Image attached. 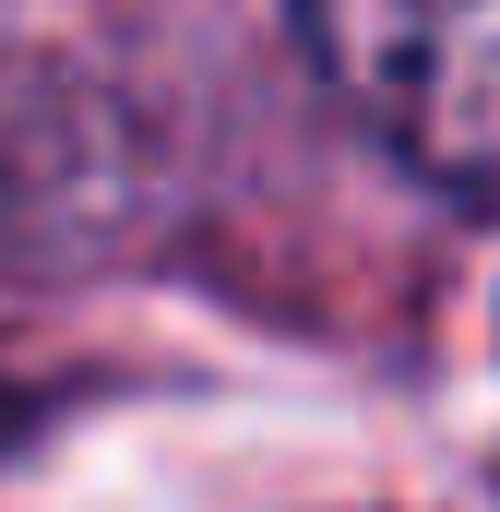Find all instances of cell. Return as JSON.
Listing matches in <instances>:
<instances>
[{"label": "cell", "mask_w": 500, "mask_h": 512, "mask_svg": "<svg viewBox=\"0 0 500 512\" xmlns=\"http://www.w3.org/2000/svg\"><path fill=\"white\" fill-rule=\"evenodd\" d=\"M12 441H24V393H0V453H12Z\"/></svg>", "instance_id": "2"}, {"label": "cell", "mask_w": 500, "mask_h": 512, "mask_svg": "<svg viewBox=\"0 0 500 512\" xmlns=\"http://www.w3.org/2000/svg\"><path fill=\"white\" fill-rule=\"evenodd\" d=\"M298 36L393 167L500 203V0H298Z\"/></svg>", "instance_id": "1"}]
</instances>
